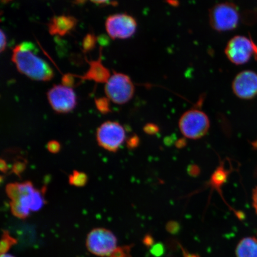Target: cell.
I'll return each mask as SVG.
<instances>
[{
	"label": "cell",
	"mask_w": 257,
	"mask_h": 257,
	"mask_svg": "<svg viewBox=\"0 0 257 257\" xmlns=\"http://www.w3.org/2000/svg\"><path fill=\"white\" fill-rule=\"evenodd\" d=\"M12 60L16 69L28 78L36 81H50L54 72L48 63L37 55L33 44L24 42L13 50Z\"/></svg>",
	"instance_id": "obj_1"
},
{
	"label": "cell",
	"mask_w": 257,
	"mask_h": 257,
	"mask_svg": "<svg viewBox=\"0 0 257 257\" xmlns=\"http://www.w3.org/2000/svg\"><path fill=\"white\" fill-rule=\"evenodd\" d=\"M11 200L12 213L21 218L27 217L32 211L40 210L44 204L43 194L31 182L12 183L6 186Z\"/></svg>",
	"instance_id": "obj_2"
},
{
	"label": "cell",
	"mask_w": 257,
	"mask_h": 257,
	"mask_svg": "<svg viewBox=\"0 0 257 257\" xmlns=\"http://www.w3.org/2000/svg\"><path fill=\"white\" fill-rule=\"evenodd\" d=\"M210 127L208 115L197 108L186 111L179 121L180 131L183 136L190 140H198L204 137L208 133Z\"/></svg>",
	"instance_id": "obj_3"
},
{
	"label": "cell",
	"mask_w": 257,
	"mask_h": 257,
	"mask_svg": "<svg viewBox=\"0 0 257 257\" xmlns=\"http://www.w3.org/2000/svg\"><path fill=\"white\" fill-rule=\"evenodd\" d=\"M106 96L114 104L127 103L133 98L135 86L130 77L121 73L114 72L105 83Z\"/></svg>",
	"instance_id": "obj_4"
},
{
	"label": "cell",
	"mask_w": 257,
	"mask_h": 257,
	"mask_svg": "<svg viewBox=\"0 0 257 257\" xmlns=\"http://www.w3.org/2000/svg\"><path fill=\"white\" fill-rule=\"evenodd\" d=\"M210 24L218 32L233 30L238 25L240 15L236 6L231 3L214 6L210 10Z\"/></svg>",
	"instance_id": "obj_5"
},
{
	"label": "cell",
	"mask_w": 257,
	"mask_h": 257,
	"mask_svg": "<svg viewBox=\"0 0 257 257\" xmlns=\"http://www.w3.org/2000/svg\"><path fill=\"white\" fill-rule=\"evenodd\" d=\"M86 245L90 252L101 257L110 256L118 248L114 234L103 228L91 231L86 238Z\"/></svg>",
	"instance_id": "obj_6"
},
{
	"label": "cell",
	"mask_w": 257,
	"mask_h": 257,
	"mask_svg": "<svg viewBox=\"0 0 257 257\" xmlns=\"http://www.w3.org/2000/svg\"><path fill=\"white\" fill-rule=\"evenodd\" d=\"M99 146L110 152H116L126 140V131L117 121H107L101 124L96 132Z\"/></svg>",
	"instance_id": "obj_7"
},
{
	"label": "cell",
	"mask_w": 257,
	"mask_h": 257,
	"mask_svg": "<svg viewBox=\"0 0 257 257\" xmlns=\"http://www.w3.org/2000/svg\"><path fill=\"white\" fill-rule=\"evenodd\" d=\"M105 29L112 40H124L133 37L137 29V23L133 16L115 14L106 19Z\"/></svg>",
	"instance_id": "obj_8"
},
{
	"label": "cell",
	"mask_w": 257,
	"mask_h": 257,
	"mask_svg": "<svg viewBox=\"0 0 257 257\" xmlns=\"http://www.w3.org/2000/svg\"><path fill=\"white\" fill-rule=\"evenodd\" d=\"M47 98L51 108L58 113H68L76 107L77 98L72 88L55 85L47 92Z\"/></svg>",
	"instance_id": "obj_9"
},
{
	"label": "cell",
	"mask_w": 257,
	"mask_h": 257,
	"mask_svg": "<svg viewBox=\"0 0 257 257\" xmlns=\"http://www.w3.org/2000/svg\"><path fill=\"white\" fill-rule=\"evenodd\" d=\"M257 46L245 37L236 36L227 43L225 54L228 59L236 65H242L249 62L253 53H255Z\"/></svg>",
	"instance_id": "obj_10"
},
{
	"label": "cell",
	"mask_w": 257,
	"mask_h": 257,
	"mask_svg": "<svg viewBox=\"0 0 257 257\" xmlns=\"http://www.w3.org/2000/svg\"><path fill=\"white\" fill-rule=\"evenodd\" d=\"M232 89L239 98H253L257 95V74L250 70L241 72L234 79Z\"/></svg>",
	"instance_id": "obj_11"
},
{
	"label": "cell",
	"mask_w": 257,
	"mask_h": 257,
	"mask_svg": "<svg viewBox=\"0 0 257 257\" xmlns=\"http://www.w3.org/2000/svg\"><path fill=\"white\" fill-rule=\"evenodd\" d=\"M89 69L84 75H75L76 78L82 80H91L96 83H105L110 78V71L105 67L101 61V55L98 59L88 62Z\"/></svg>",
	"instance_id": "obj_12"
},
{
	"label": "cell",
	"mask_w": 257,
	"mask_h": 257,
	"mask_svg": "<svg viewBox=\"0 0 257 257\" xmlns=\"http://www.w3.org/2000/svg\"><path fill=\"white\" fill-rule=\"evenodd\" d=\"M76 24V19L73 16H54L48 25V31L51 35L63 37L69 34L75 28Z\"/></svg>",
	"instance_id": "obj_13"
},
{
	"label": "cell",
	"mask_w": 257,
	"mask_h": 257,
	"mask_svg": "<svg viewBox=\"0 0 257 257\" xmlns=\"http://www.w3.org/2000/svg\"><path fill=\"white\" fill-rule=\"evenodd\" d=\"M237 257H257V239L245 237L241 240L236 249Z\"/></svg>",
	"instance_id": "obj_14"
},
{
	"label": "cell",
	"mask_w": 257,
	"mask_h": 257,
	"mask_svg": "<svg viewBox=\"0 0 257 257\" xmlns=\"http://www.w3.org/2000/svg\"><path fill=\"white\" fill-rule=\"evenodd\" d=\"M227 178V172L223 166L218 167L215 170L211 179V183L215 187H219L226 182Z\"/></svg>",
	"instance_id": "obj_15"
},
{
	"label": "cell",
	"mask_w": 257,
	"mask_h": 257,
	"mask_svg": "<svg viewBox=\"0 0 257 257\" xmlns=\"http://www.w3.org/2000/svg\"><path fill=\"white\" fill-rule=\"evenodd\" d=\"M88 177L85 173L77 171H73L71 175L69 176V184L75 186H85L87 182Z\"/></svg>",
	"instance_id": "obj_16"
},
{
	"label": "cell",
	"mask_w": 257,
	"mask_h": 257,
	"mask_svg": "<svg viewBox=\"0 0 257 257\" xmlns=\"http://www.w3.org/2000/svg\"><path fill=\"white\" fill-rule=\"evenodd\" d=\"M110 100L107 96L95 99L96 109L102 114H107L111 111Z\"/></svg>",
	"instance_id": "obj_17"
},
{
	"label": "cell",
	"mask_w": 257,
	"mask_h": 257,
	"mask_svg": "<svg viewBox=\"0 0 257 257\" xmlns=\"http://www.w3.org/2000/svg\"><path fill=\"white\" fill-rule=\"evenodd\" d=\"M16 240L8 233L5 232L2 239L1 252L2 253H7L8 250L16 243Z\"/></svg>",
	"instance_id": "obj_18"
},
{
	"label": "cell",
	"mask_w": 257,
	"mask_h": 257,
	"mask_svg": "<svg viewBox=\"0 0 257 257\" xmlns=\"http://www.w3.org/2000/svg\"><path fill=\"white\" fill-rule=\"evenodd\" d=\"M109 257H130L128 247H118Z\"/></svg>",
	"instance_id": "obj_19"
},
{
	"label": "cell",
	"mask_w": 257,
	"mask_h": 257,
	"mask_svg": "<svg viewBox=\"0 0 257 257\" xmlns=\"http://www.w3.org/2000/svg\"><path fill=\"white\" fill-rule=\"evenodd\" d=\"M47 150L51 153L56 154L59 152L61 146L56 141H51L47 144Z\"/></svg>",
	"instance_id": "obj_20"
},
{
	"label": "cell",
	"mask_w": 257,
	"mask_h": 257,
	"mask_svg": "<svg viewBox=\"0 0 257 257\" xmlns=\"http://www.w3.org/2000/svg\"><path fill=\"white\" fill-rule=\"evenodd\" d=\"M75 78V77L73 74H66L63 76L62 84L72 88L75 83V79H74Z\"/></svg>",
	"instance_id": "obj_21"
},
{
	"label": "cell",
	"mask_w": 257,
	"mask_h": 257,
	"mask_svg": "<svg viewBox=\"0 0 257 257\" xmlns=\"http://www.w3.org/2000/svg\"><path fill=\"white\" fill-rule=\"evenodd\" d=\"M95 43L94 37L92 35H88L83 41V48L86 50H91Z\"/></svg>",
	"instance_id": "obj_22"
},
{
	"label": "cell",
	"mask_w": 257,
	"mask_h": 257,
	"mask_svg": "<svg viewBox=\"0 0 257 257\" xmlns=\"http://www.w3.org/2000/svg\"><path fill=\"white\" fill-rule=\"evenodd\" d=\"M26 165L24 162H17L16 163L14 167H13L12 172H14L15 174L19 175L24 171Z\"/></svg>",
	"instance_id": "obj_23"
},
{
	"label": "cell",
	"mask_w": 257,
	"mask_h": 257,
	"mask_svg": "<svg viewBox=\"0 0 257 257\" xmlns=\"http://www.w3.org/2000/svg\"><path fill=\"white\" fill-rule=\"evenodd\" d=\"M144 131L147 134L154 135L159 131V127L154 124H148L144 127Z\"/></svg>",
	"instance_id": "obj_24"
},
{
	"label": "cell",
	"mask_w": 257,
	"mask_h": 257,
	"mask_svg": "<svg viewBox=\"0 0 257 257\" xmlns=\"http://www.w3.org/2000/svg\"><path fill=\"white\" fill-rule=\"evenodd\" d=\"M138 143H139V139H138L137 137L134 136L131 137L128 139L127 145L130 149H134V148H136L138 146Z\"/></svg>",
	"instance_id": "obj_25"
},
{
	"label": "cell",
	"mask_w": 257,
	"mask_h": 257,
	"mask_svg": "<svg viewBox=\"0 0 257 257\" xmlns=\"http://www.w3.org/2000/svg\"><path fill=\"white\" fill-rule=\"evenodd\" d=\"M7 46V37L4 32L1 30V53L6 50Z\"/></svg>",
	"instance_id": "obj_26"
},
{
	"label": "cell",
	"mask_w": 257,
	"mask_h": 257,
	"mask_svg": "<svg viewBox=\"0 0 257 257\" xmlns=\"http://www.w3.org/2000/svg\"><path fill=\"white\" fill-rule=\"evenodd\" d=\"M253 205L257 214V186L253 192Z\"/></svg>",
	"instance_id": "obj_27"
},
{
	"label": "cell",
	"mask_w": 257,
	"mask_h": 257,
	"mask_svg": "<svg viewBox=\"0 0 257 257\" xmlns=\"http://www.w3.org/2000/svg\"><path fill=\"white\" fill-rule=\"evenodd\" d=\"M0 169H1L3 172H6L9 169L7 163L2 159L1 160V162H0Z\"/></svg>",
	"instance_id": "obj_28"
},
{
	"label": "cell",
	"mask_w": 257,
	"mask_h": 257,
	"mask_svg": "<svg viewBox=\"0 0 257 257\" xmlns=\"http://www.w3.org/2000/svg\"><path fill=\"white\" fill-rule=\"evenodd\" d=\"M90 1L92 2V3H95V4L98 5H102L105 4V3H107L110 0H90Z\"/></svg>",
	"instance_id": "obj_29"
},
{
	"label": "cell",
	"mask_w": 257,
	"mask_h": 257,
	"mask_svg": "<svg viewBox=\"0 0 257 257\" xmlns=\"http://www.w3.org/2000/svg\"><path fill=\"white\" fill-rule=\"evenodd\" d=\"M1 257H15L11 254H8L7 253H2Z\"/></svg>",
	"instance_id": "obj_30"
},
{
	"label": "cell",
	"mask_w": 257,
	"mask_h": 257,
	"mask_svg": "<svg viewBox=\"0 0 257 257\" xmlns=\"http://www.w3.org/2000/svg\"><path fill=\"white\" fill-rule=\"evenodd\" d=\"M2 1H4L5 3H7L9 1H11V0H2Z\"/></svg>",
	"instance_id": "obj_31"
}]
</instances>
